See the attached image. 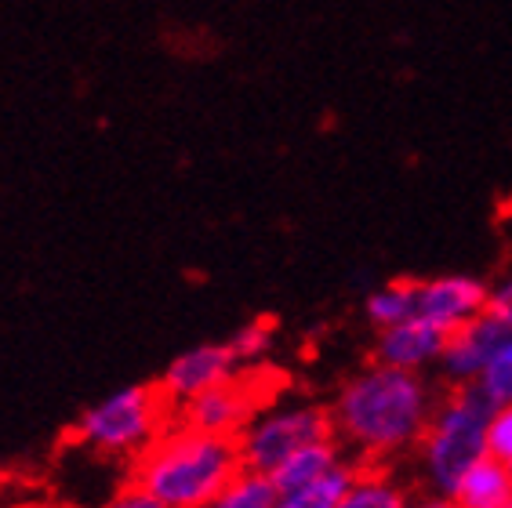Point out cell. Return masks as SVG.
<instances>
[{"label": "cell", "mask_w": 512, "mask_h": 508, "mask_svg": "<svg viewBox=\"0 0 512 508\" xmlns=\"http://www.w3.org/2000/svg\"><path fill=\"white\" fill-rule=\"evenodd\" d=\"M487 316H494V320L505 323V327L512 331V269L491 284V294H487Z\"/></svg>", "instance_id": "20"}, {"label": "cell", "mask_w": 512, "mask_h": 508, "mask_svg": "<svg viewBox=\"0 0 512 508\" xmlns=\"http://www.w3.org/2000/svg\"><path fill=\"white\" fill-rule=\"evenodd\" d=\"M451 334L436 323L414 316V320L393 323L385 331H375V363L396 367V371L429 374L440 367Z\"/></svg>", "instance_id": "9"}, {"label": "cell", "mask_w": 512, "mask_h": 508, "mask_svg": "<svg viewBox=\"0 0 512 508\" xmlns=\"http://www.w3.org/2000/svg\"><path fill=\"white\" fill-rule=\"evenodd\" d=\"M240 374H244V367L233 356L229 342H204L178 352L175 360L164 367L157 385L168 396L171 407H182V403H189L200 392L218 389V385H226V381L240 378Z\"/></svg>", "instance_id": "7"}, {"label": "cell", "mask_w": 512, "mask_h": 508, "mask_svg": "<svg viewBox=\"0 0 512 508\" xmlns=\"http://www.w3.org/2000/svg\"><path fill=\"white\" fill-rule=\"evenodd\" d=\"M418 284L422 280H389L375 287L364 298V316L375 331H385L393 323H404L418 316Z\"/></svg>", "instance_id": "14"}, {"label": "cell", "mask_w": 512, "mask_h": 508, "mask_svg": "<svg viewBox=\"0 0 512 508\" xmlns=\"http://www.w3.org/2000/svg\"><path fill=\"white\" fill-rule=\"evenodd\" d=\"M411 487L389 465H360L338 508H414Z\"/></svg>", "instance_id": "11"}, {"label": "cell", "mask_w": 512, "mask_h": 508, "mask_svg": "<svg viewBox=\"0 0 512 508\" xmlns=\"http://www.w3.org/2000/svg\"><path fill=\"white\" fill-rule=\"evenodd\" d=\"M244 472L237 440L171 421L157 443L131 461V479L164 508H207Z\"/></svg>", "instance_id": "2"}, {"label": "cell", "mask_w": 512, "mask_h": 508, "mask_svg": "<svg viewBox=\"0 0 512 508\" xmlns=\"http://www.w3.org/2000/svg\"><path fill=\"white\" fill-rule=\"evenodd\" d=\"M273 342H276V323L269 316H255V320H247L244 327L233 331L229 338V349L233 356L240 360V367H258V363L266 360L269 352H273Z\"/></svg>", "instance_id": "17"}, {"label": "cell", "mask_w": 512, "mask_h": 508, "mask_svg": "<svg viewBox=\"0 0 512 508\" xmlns=\"http://www.w3.org/2000/svg\"><path fill=\"white\" fill-rule=\"evenodd\" d=\"M273 389H266V378L262 371H244L240 378L218 385V389H207L200 396H193L189 403L175 407V421L186 425V429L207 432V436H226V440H237L240 432L247 429V421L255 418L266 403H273Z\"/></svg>", "instance_id": "6"}, {"label": "cell", "mask_w": 512, "mask_h": 508, "mask_svg": "<svg viewBox=\"0 0 512 508\" xmlns=\"http://www.w3.org/2000/svg\"><path fill=\"white\" fill-rule=\"evenodd\" d=\"M356 472H360V461L345 458L331 476H324L320 483H313V487L280 494V498H276V508H338L345 498V490L353 487Z\"/></svg>", "instance_id": "15"}, {"label": "cell", "mask_w": 512, "mask_h": 508, "mask_svg": "<svg viewBox=\"0 0 512 508\" xmlns=\"http://www.w3.org/2000/svg\"><path fill=\"white\" fill-rule=\"evenodd\" d=\"M509 508H512V505H509Z\"/></svg>", "instance_id": "23"}, {"label": "cell", "mask_w": 512, "mask_h": 508, "mask_svg": "<svg viewBox=\"0 0 512 508\" xmlns=\"http://www.w3.org/2000/svg\"><path fill=\"white\" fill-rule=\"evenodd\" d=\"M487 294L491 284L469 273H444L418 284V316L447 334L462 331L473 320L487 316Z\"/></svg>", "instance_id": "8"}, {"label": "cell", "mask_w": 512, "mask_h": 508, "mask_svg": "<svg viewBox=\"0 0 512 508\" xmlns=\"http://www.w3.org/2000/svg\"><path fill=\"white\" fill-rule=\"evenodd\" d=\"M276 498H280V490H276L273 476L244 469L207 508H276Z\"/></svg>", "instance_id": "16"}, {"label": "cell", "mask_w": 512, "mask_h": 508, "mask_svg": "<svg viewBox=\"0 0 512 508\" xmlns=\"http://www.w3.org/2000/svg\"><path fill=\"white\" fill-rule=\"evenodd\" d=\"M324 440H335L331 407L316 400H273L247 421V429L237 436V447L244 469L273 476L298 450Z\"/></svg>", "instance_id": "5"}, {"label": "cell", "mask_w": 512, "mask_h": 508, "mask_svg": "<svg viewBox=\"0 0 512 508\" xmlns=\"http://www.w3.org/2000/svg\"><path fill=\"white\" fill-rule=\"evenodd\" d=\"M509 334H512L509 327L498 323L494 316H480V320H473L469 327L454 331L451 338H447L444 360H440V367H436L440 381H444L447 389L476 385L480 374L487 371L491 356L498 352V345H502Z\"/></svg>", "instance_id": "10"}, {"label": "cell", "mask_w": 512, "mask_h": 508, "mask_svg": "<svg viewBox=\"0 0 512 508\" xmlns=\"http://www.w3.org/2000/svg\"><path fill=\"white\" fill-rule=\"evenodd\" d=\"M476 389H480L494 407L512 403V334L498 345V352H494L491 363H487V371L476 381Z\"/></svg>", "instance_id": "18"}, {"label": "cell", "mask_w": 512, "mask_h": 508, "mask_svg": "<svg viewBox=\"0 0 512 508\" xmlns=\"http://www.w3.org/2000/svg\"><path fill=\"white\" fill-rule=\"evenodd\" d=\"M0 487H4V472H0Z\"/></svg>", "instance_id": "22"}, {"label": "cell", "mask_w": 512, "mask_h": 508, "mask_svg": "<svg viewBox=\"0 0 512 508\" xmlns=\"http://www.w3.org/2000/svg\"><path fill=\"white\" fill-rule=\"evenodd\" d=\"M175 421V407L160 385H124L84 407L73 425V440L106 458H131L157 443V436Z\"/></svg>", "instance_id": "4"}, {"label": "cell", "mask_w": 512, "mask_h": 508, "mask_svg": "<svg viewBox=\"0 0 512 508\" xmlns=\"http://www.w3.org/2000/svg\"><path fill=\"white\" fill-rule=\"evenodd\" d=\"M491 414L494 403L476 385L444 389L433 421L414 450V472L422 479L425 494L451 498L465 472L487 458Z\"/></svg>", "instance_id": "3"}, {"label": "cell", "mask_w": 512, "mask_h": 508, "mask_svg": "<svg viewBox=\"0 0 512 508\" xmlns=\"http://www.w3.org/2000/svg\"><path fill=\"white\" fill-rule=\"evenodd\" d=\"M345 458H349V454H345V447L338 440L313 443V447L298 450L295 458H287L284 465L273 472V483H276V490H280V494H287V490L313 487V483H320L324 476H331V472H335Z\"/></svg>", "instance_id": "13"}, {"label": "cell", "mask_w": 512, "mask_h": 508, "mask_svg": "<svg viewBox=\"0 0 512 508\" xmlns=\"http://www.w3.org/2000/svg\"><path fill=\"white\" fill-rule=\"evenodd\" d=\"M440 396L444 392L429 374L371 360L349 374L331 400L335 440L360 465H393L418 450Z\"/></svg>", "instance_id": "1"}, {"label": "cell", "mask_w": 512, "mask_h": 508, "mask_svg": "<svg viewBox=\"0 0 512 508\" xmlns=\"http://www.w3.org/2000/svg\"><path fill=\"white\" fill-rule=\"evenodd\" d=\"M451 501L458 508H509L512 505V469L494 461L491 454L465 472L454 487Z\"/></svg>", "instance_id": "12"}, {"label": "cell", "mask_w": 512, "mask_h": 508, "mask_svg": "<svg viewBox=\"0 0 512 508\" xmlns=\"http://www.w3.org/2000/svg\"><path fill=\"white\" fill-rule=\"evenodd\" d=\"M487 454L512 469V403L494 407L491 429H487Z\"/></svg>", "instance_id": "19"}, {"label": "cell", "mask_w": 512, "mask_h": 508, "mask_svg": "<svg viewBox=\"0 0 512 508\" xmlns=\"http://www.w3.org/2000/svg\"><path fill=\"white\" fill-rule=\"evenodd\" d=\"M102 508H164V505H160L146 487H138L135 479H128V483H124V487H120Z\"/></svg>", "instance_id": "21"}]
</instances>
